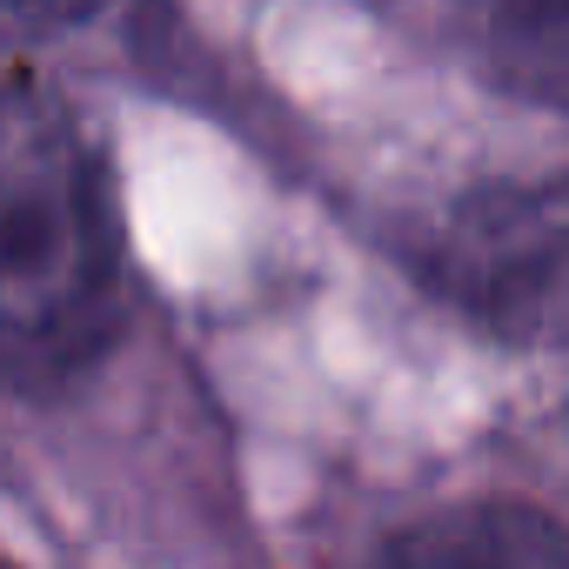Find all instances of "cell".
I'll return each mask as SVG.
<instances>
[{
	"label": "cell",
	"instance_id": "cell-1",
	"mask_svg": "<svg viewBox=\"0 0 569 569\" xmlns=\"http://www.w3.org/2000/svg\"><path fill=\"white\" fill-rule=\"evenodd\" d=\"M121 329V228L68 101L0 81V376L68 382Z\"/></svg>",
	"mask_w": 569,
	"mask_h": 569
},
{
	"label": "cell",
	"instance_id": "cell-2",
	"mask_svg": "<svg viewBox=\"0 0 569 569\" xmlns=\"http://www.w3.org/2000/svg\"><path fill=\"white\" fill-rule=\"evenodd\" d=\"M436 281L502 342H569V181L476 188L436 241Z\"/></svg>",
	"mask_w": 569,
	"mask_h": 569
},
{
	"label": "cell",
	"instance_id": "cell-3",
	"mask_svg": "<svg viewBox=\"0 0 569 569\" xmlns=\"http://www.w3.org/2000/svg\"><path fill=\"white\" fill-rule=\"evenodd\" d=\"M382 569H569V529L529 502H462L416 522Z\"/></svg>",
	"mask_w": 569,
	"mask_h": 569
},
{
	"label": "cell",
	"instance_id": "cell-4",
	"mask_svg": "<svg viewBox=\"0 0 569 569\" xmlns=\"http://www.w3.org/2000/svg\"><path fill=\"white\" fill-rule=\"evenodd\" d=\"M469 14L496 88L569 108V0H469Z\"/></svg>",
	"mask_w": 569,
	"mask_h": 569
},
{
	"label": "cell",
	"instance_id": "cell-5",
	"mask_svg": "<svg viewBox=\"0 0 569 569\" xmlns=\"http://www.w3.org/2000/svg\"><path fill=\"white\" fill-rule=\"evenodd\" d=\"M101 0H0V41H41L54 28H74Z\"/></svg>",
	"mask_w": 569,
	"mask_h": 569
},
{
	"label": "cell",
	"instance_id": "cell-6",
	"mask_svg": "<svg viewBox=\"0 0 569 569\" xmlns=\"http://www.w3.org/2000/svg\"><path fill=\"white\" fill-rule=\"evenodd\" d=\"M0 569H8V562H0Z\"/></svg>",
	"mask_w": 569,
	"mask_h": 569
}]
</instances>
